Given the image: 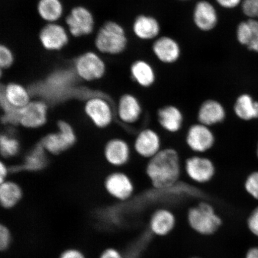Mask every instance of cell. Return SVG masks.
Here are the masks:
<instances>
[{
	"label": "cell",
	"mask_w": 258,
	"mask_h": 258,
	"mask_svg": "<svg viewBox=\"0 0 258 258\" xmlns=\"http://www.w3.org/2000/svg\"><path fill=\"white\" fill-rule=\"evenodd\" d=\"M146 173L155 188L167 189L176 184L181 174L178 153L172 148L161 150L148 161Z\"/></svg>",
	"instance_id": "cell-1"
},
{
	"label": "cell",
	"mask_w": 258,
	"mask_h": 258,
	"mask_svg": "<svg viewBox=\"0 0 258 258\" xmlns=\"http://www.w3.org/2000/svg\"><path fill=\"white\" fill-rule=\"evenodd\" d=\"M188 224L197 233L203 235L215 234L220 229L222 220L214 207L208 203L201 202L189 209Z\"/></svg>",
	"instance_id": "cell-2"
},
{
	"label": "cell",
	"mask_w": 258,
	"mask_h": 258,
	"mask_svg": "<svg viewBox=\"0 0 258 258\" xmlns=\"http://www.w3.org/2000/svg\"><path fill=\"white\" fill-rule=\"evenodd\" d=\"M95 44L103 53L116 54L122 52L127 44L123 28L114 22H106L97 35Z\"/></svg>",
	"instance_id": "cell-3"
},
{
	"label": "cell",
	"mask_w": 258,
	"mask_h": 258,
	"mask_svg": "<svg viewBox=\"0 0 258 258\" xmlns=\"http://www.w3.org/2000/svg\"><path fill=\"white\" fill-rule=\"evenodd\" d=\"M9 111L14 115L15 120L25 128H40L47 121V106L42 101H31L23 108L15 109L11 107Z\"/></svg>",
	"instance_id": "cell-4"
},
{
	"label": "cell",
	"mask_w": 258,
	"mask_h": 258,
	"mask_svg": "<svg viewBox=\"0 0 258 258\" xmlns=\"http://www.w3.org/2000/svg\"><path fill=\"white\" fill-rule=\"evenodd\" d=\"M58 131L48 135L43 141V147L48 153L59 154L72 147L76 143V135L69 122L59 121Z\"/></svg>",
	"instance_id": "cell-5"
},
{
	"label": "cell",
	"mask_w": 258,
	"mask_h": 258,
	"mask_svg": "<svg viewBox=\"0 0 258 258\" xmlns=\"http://www.w3.org/2000/svg\"><path fill=\"white\" fill-rule=\"evenodd\" d=\"M185 140L193 152L205 153L214 147L216 139L211 127L198 122L188 128Z\"/></svg>",
	"instance_id": "cell-6"
},
{
	"label": "cell",
	"mask_w": 258,
	"mask_h": 258,
	"mask_svg": "<svg viewBox=\"0 0 258 258\" xmlns=\"http://www.w3.org/2000/svg\"><path fill=\"white\" fill-rule=\"evenodd\" d=\"M85 112L92 124L99 128L108 127L114 118L111 105L105 99L98 96L88 100Z\"/></svg>",
	"instance_id": "cell-7"
},
{
	"label": "cell",
	"mask_w": 258,
	"mask_h": 258,
	"mask_svg": "<svg viewBox=\"0 0 258 258\" xmlns=\"http://www.w3.org/2000/svg\"><path fill=\"white\" fill-rule=\"evenodd\" d=\"M187 176L199 183L211 181L216 173L214 162L208 157L195 156L188 158L185 163Z\"/></svg>",
	"instance_id": "cell-8"
},
{
	"label": "cell",
	"mask_w": 258,
	"mask_h": 258,
	"mask_svg": "<svg viewBox=\"0 0 258 258\" xmlns=\"http://www.w3.org/2000/svg\"><path fill=\"white\" fill-rule=\"evenodd\" d=\"M104 186L109 196L120 201H125L130 199L135 189L130 177L121 172L109 174L106 177Z\"/></svg>",
	"instance_id": "cell-9"
},
{
	"label": "cell",
	"mask_w": 258,
	"mask_h": 258,
	"mask_svg": "<svg viewBox=\"0 0 258 258\" xmlns=\"http://www.w3.org/2000/svg\"><path fill=\"white\" fill-rule=\"evenodd\" d=\"M76 70L78 76L83 80L92 81L104 76L105 66L101 58L93 52H88L77 58Z\"/></svg>",
	"instance_id": "cell-10"
},
{
	"label": "cell",
	"mask_w": 258,
	"mask_h": 258,
	"mask_svg": "<svg viewBox=\"0 0 258 258\" xmlns=\"http://www.w3.org/2000/svg\"><path fill=\"white\" fill-rule=\"evenodd\" d=\"M66 22L71 34L76 37L91 33L94 25L91 13L82 6L72 9L66 18Z\"/></svg>",
	"instance_id": "cell-11"
},
{
	"label": "cell",
	"mask_w": 258,
	"mask_h": 258,
	"mask_svg": "<svg viewBox=\"0 0 258 258\" xmlns=\"http://www.w3.org/2000/svg\"><path fill=\"white\" fill-rule=\"evenodd\" d=\"M161 144L159 135L153 129L145 128L135 138L134 148L139 156L150 160L161 150Z\"/></svg>",
	"instance_id": "cell-12"
},
{
	"label": "cell",
	"mask_w": 258,
	"mask_h": 258,
	"mask_svg": "<svg viewBox=\"0 0 258 258\" xmlns=\"http://www.w3.org/2000/svg\"><path fill=\"white\" fill-rule=\"evenodd\" d=\"M193 21L199 30L208 32L214 30L218 24L217 10L206 0L197 3L193 12Z\"/></svg>",
	"instance_id": "cell-13"
},
{
	"label": "cell",
	"mask_w": 258,
	"mask_h": 258,
	"mask_svg": "<svg viewBox=\"0 0 258 258\" xmlns=\"http://www.w3.org/2000/svg\"><path fill=\"white\" fill-rule=\"evenodd\" d=\"M105 159L112 166L121 167L126 164L131 157V148L124 140L113 138L106 144Z\"/></svg>",
	"instance_id": "cell-14"
},
{
	"label": "cell",
	"mask_w": 258,
	"mask_h": 258,
	"mask_svg": "<svg viewBox=\"0 0 258 258\" xmlns=\"http://www.w3.org/2000/svg\"><path fill=\"white\" fill-rule=\"evenodd\" d=\"M226 111L223 105L215 99H208L200 106L198 120L200 123L210 127L225 120Z\"/></svg>",
	"instance_id": "cell-15"
},
{
	"label": "cell",
	"mask_w": 258,
	"mask_h": 258,
	"mask_svg": "<svg viewBox=\"0 0 258 258\" xmlns=\"http://www.w3.org/2000/svg\"><path fill=\"white\" fill-rule=\"evenodd\" d=\"M153 51L160 62L167 64L176 62L181 54L179 43L167 36L158 38L153 44Z\"/></svg>",
	"instance_id": "cell-16"
},
{
	"label": "cell",
	"mask_w": 258,
	"mask_h": 258,
	"mask_svg": "<svg viewBox=\"0 0 258 258\" xmlns=\"http://www.w3.org/2000/svg\"><path fill=\"white\" fill-rule=\"evenodd\" d=\"M40 40L46 49L58 50L66 46L69 41V37L62 26L50 24L42 29Z\"/></svg>",
	"instance_id": "cell-17"
},
{
	"label": "cell",
	"mask_w": 258,
	"mask_h": 258,
	"mask_svg": "<svg viewBox=\"0 0 258 258\" xmlns=\"http://www.w3.org/2000/svg\"><path fill=\"white\" fill-rule=\"evenodd\" d=\"M157 116L160 126L169 133H176L182 127L184 118L182 111L176 106H163L158 111Z\"/></svg>",
	"instance_id": "cell-18"
},
{
	"label": "cell",
	"mask_w": 258,
	"mask_h": 258,
	"mask_svg": "<svg viewBox=\"0 0 258 258\" xmlns=\"http://www.w3.org/2000/svg\"><path fill=\"white\" fill-rule=\"evenodd\" d=\"M176 219L175 215L168 209H158L151 216L150 229L154 235L165 236L175 228Z\"/></svg>",
	"instance_id": "cell-19"
},
{
	"label": "cell",
	"mask_w": 258,
	"mask_h": 258,
	"mask_svg": "<svg viewBox=\"0 0 258 258\" xmlns=\"http://www.w3.org/2000/svg\"><path fill=\"white\" fill-rule=\"evenodd\" d=\"M141 114V105L136 97L131 94L121 97L117 108L118 117L121 121L127 124L135 123Z\"/></svg>",
	"instance_id": "cell-20"
},
{
	"label": "cell",
	"mask_w": 258,
	"mask_h": 258,
	"mask_svg": "<svg viewBox=\"0 0 258 258\" xmlns=\"http://www.w3.org/2000/svg\"><path fill=\"white\" fill-rule=\"evenodd\" d=\"M2 101L12 108L21 109L27 105L31 99L30 94L24 87L13 83L4 87L2 91Z\"/></svg>",
	"instance_id": "cell-21"
},
{
	"label": "cell",
	"mask_w": 258,
	"mask_h": 258,
	"mask_svg": "<svg viewBox=\"0 0 258 258\" xmlns=\"http://www.w3.org/2000/svg\"><path fill=\"white\" fill-rule=\"evenodd\" d=\"M160 25L159 21L149 15H140L135 19L133 30L136 36L143 40L155 39L159 35Z\"/></svg>",
	"instance_id": "cell-22"
},
{
	"label": "cell",
	"mask_w": 258,
	"mask_h": 258,
	"mask_svg": "<svg viewBox=\"0 0 258 258\" xmlns=\"http://www.w3.org/2000/svg\"><path fill=\"white\" fill-rule=\"evenodd\" d=\"M237 38L239 43L258 52V22L250 19L238 26Z\"/></svg>",
	"instance_id": "cell-23"
},
{
	"label": "cell",
	"mask_w": 258,
	"mask_h": 258,
	"mask_svg": "<svg viewBox=\"0 0 258 258\" xmlns=\"http://www.w3.org/2000/svg\"><path fill=\"white\" fill-rule=\"evenodd\" d=\"M132 77L144 88L152 86L156 81V73L152 66L144 60H138L131 66Z\"/></svg>",
	"instance_id": "cell-24"
},
{
	"label": "cell",
	"mask_w": 258,
	"mask_h": 258,
	"mask_svg": "<svg viewBox=\"0 0 258 258\" xmlns=\"http://www.w3.org/2000/svg\"><path fill=\"white\" fill-rule=\"evenodd\" d=\"M235 114L241 120L249 121L258 118V102L247 94L238 97L234 106Z\"/></svg>",
	"instance_id": "cell-25"
},
{
	"label": "cell",
	"mask_w": 258,
	"mask_h": 258,
	"mask_svg": "<svg viewBox=\"0 0 258 258\" xmlns=\"http://www.w3.org/2000/svg\"><path fill=\"white\" fill-rule=\"evenodd\" d=\"M22 198V189L16 182L6 180L0 183V203L3 208L15 207Z\"/></svg>",
	"instance_id": "cell-26"
},
{
	"label": "cell",
	"mask_w": 258,
	"mask_h": 258,
	"mask_svg": "<svg viewBox=\"0 0 258 258\" xmlns=\"http://www.w3.org/2000/svg\"><path fill=\"white\" fill-rule=\"evenodd\" d=\"M38 12L44 20L54 22L62 16L63 7L59 0H40Z\"/></svg>",
	"instance_id": "cell-27"
},
{
	"label": "cell",
	"mask_w": 258,
	"mask_h": 258,
	"mask_svg": "<svg viewBox=\"0 0 258 258\" xmlns=\"http://www.w3.org/2000/svg\"><path fill=\"white\" fill-rule=\"evenodd\" d=\"M20 150V144L16 138L2 134L0 137V151L3 156L13 157L17 155Z\"/></svg>",
	"instance_id": "cell-28"
},
{
	"label": "cell",
	"mask_w": 258,
	"mask_h": 258,
	"mask_svg": "<svg viewBox=\"0 0 258 258\" xmlns=\"http://www.w3.org/2000/svg\"><path fill=\"white\" fill-rule=\"evenodd\" d=\"M245 189L253 198L258 200V172L250 174L244 183Z\"/></svg>",
	"instance_id": "cell-29"
},
{
	"label": "cell",
	"mask_w": 258,
	"mask_h": 258,
	"mask_svg": "<svg viewBox=\"0 0 258 258\" xmlns=\"http://www.w3.org/2000/svg\"><path fill=\"white\" fill-rule=\"evenodd\" d=\"M14 57L9 48L2 45L0 46V67L1 69H7L14 63Z\"/></svg>",
	"instance_id": "cell-30"
},
{
	"label": "cell",
	"mask_w": 258,
	"mask_h": 258,
	"mask_svg": "<svg viewBox=\"0 0 258 258\" xmlns=\"http://www.w3.org/2000/svg\"><path fill=\"white\" fill-rule=\"evenodd\" d=\"M11 235L9 229L3 225L0 227V249L7 250L11 244Z\"/></svg>",
	"instance_id": "cell-31"
},
{
	"label": "cell",
	"mask_w": 258,
	"mask_h": 258,
	"mask_svg": "<svg viewBox=\"0 0 258 258\" xmlns=\"http://www.w3.org/2000/svg\"><path fill=\"white\" fill-rule=\"evenodd\" d=\"M247 227L251 233L258 237V207L251 212L248 218Z\"/></svg>",
	"instance_id": "cell-32"
},
{
	"label": "cell",
	"mask_w": 258,
	"mask_h": 258,
	"mask_svg": "<svg viewBox=\"0 0 258 258\" xmlns=\"http://www.w3.org/2000/svg\"><path fill=\"white\" fill-rule=\"evenodd\" d=\"M215 1L222 8L231 9L239 5L241 0H215Z\"/></svg>",
	"instance_id": "cell-33"
},
{
	"label": "cell",
	"mask_w": 258,
	"mask_h": 258,
	"mask_svg": "<svg viewBox=\"0 0 258 258\" xmlns=\"http://www.w3.org/2000/svg\"><path fill=\"white\" fill-rule=\"evenodd\" d=\"M60 258H85L79 251L74 249L68 250L62 254Z\"/></svg>",
	"instance_id": "cell-34"
},
{
	"label": "cell",
	"mask_w": 258,
	"mask_h": 258,
	"mask_svg": "<svg viewBox=\"0 0 258 258\" xmlns=\"http://www.w3.org/2000/svg\"><path fill=\"white\" fill-rule=\"evenodd\" d=\"M101 258H124L118 251L109 249L106 250L104 253L102 254Z\"/></svg>",
	"instance_id": "cell-35"
},
{
	"label": "cell",
	"mask_w": 258,
	"mask_h": 258,
	"mask_svg": "<svg viewBox=\"0 0 258 258\" xmlns=\"http://www.w3.org/2000/svg\"><path fill=\"white\" fill-rule=\"evenodd\" d=\"M9 170L7 166L1 161L0 162V183L6 181L8 175Z\"/></svg>",
	"instance_id": "cell-36"
},
{
	"label": "cell",
	"mask_w": 258,
	"mask_h": 258,
	"mask_svg": "<svg viewBox=\"0 0 258 258\" xmlns=\"http://www.w3.org/2000/svg\"><path fill=\"white\" fill-rule=\"evenodd\" d=\"M245 258H258V247L251 248L248 250Z\"/></svg>",
	"instance_id": "cell-37"
},
{
	"label": "cell",
	"mask_w": 258,
	"mask_h": 258,
	"mask_svg": "<svg viewBox=\"0 0 258 258\" xmlns=\"http://www.w3.org/2000/svg\"><path fill=\"white\" fill-rule=\"evenodd\" d=\"M255 12L256 18H258V0H250Z\"/></svg>",
	"instance_id": "cell-38"
},
{
	"label": "cell",
	"mask_w": 258,
	"mask_h": 258,
	"mask_svg": "<svg viewBox=\"0 0 258 258\" xmlns=\"http://www.w3.org/2000/svg\"><path fill=\"white\" fill-rule=\"evenodd\" d=\"M179 1L186 2V1H189V0H179Z\"/></svg>",
	"instance_id": "cell-39"
},
{
	"label": "cell",
	"mask_w": 258,
	"mask_h": 258,
	"mask_svg": "<svg viewBox=\"0 0 258 258\" xmlns=\"http://www.w3.org/2000/svg\"><path fill=\"white\" fill-rule=\"evenodd\" d=\"M257 157H258V147H257Z\"/></svg>",
	"instance_id": "cell-40"
},
{
	"label": "cell",
	"mask_w": 258,
	"mask_h": 258,
	"mask_svg": "<svg viewBox=\"0 0 258 258\" xmlns=\"http://www.w3.org/2000/svg\"><path fill=\"white\" fill-rule=\"evenodd\" d=\"M191 258H200V257H191Z\"/></svg>",
	"instance_id": "cell-41"
}]
</instances>
